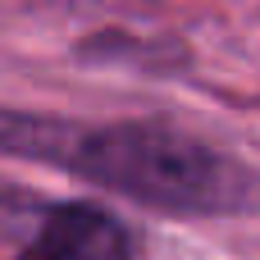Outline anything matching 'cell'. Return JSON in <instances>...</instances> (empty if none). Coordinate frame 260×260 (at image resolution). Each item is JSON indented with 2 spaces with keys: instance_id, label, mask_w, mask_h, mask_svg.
I'll list each match as a JSON object with an SVG mask.
<instances>
[{
  "instance_id": "6da1fadb",
  "label": "cell",
  "mask_w": 260,
  "mask_h": 260,
  "mask_svg": "<svg viewBox=\"0 0 260 260\" xmlns=\"http://www.w3.org/2000/svg\"><path fill=\"white\" fill-rule=\"evenodd\" d=\"M59 160L82 178L169 215H260V169L165 123L78 133Z\"/></svg>"
},
{
  "instance_id": "7a4b0ae2",
  "label": "cell",
  "mask_w": 260,
  "mask_h": 260,
  "mask_svg": "<svg viewBox=\"0 0 260 260\" xmlns=\"http://www.w3.org/2000/svg\"><path fill=\"white\" fill-rule=\"evenodd\" d=\"M18 260H137V242L101 206H59Z\"/></svg>"
}]
</instances>
